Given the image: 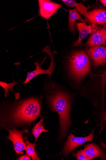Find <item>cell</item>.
Listing matches in <instances>:
<instances>
[{
    "label": "cell",
    "instance_id": "7a4b0ae2",
    "mask_svg": "<svg viewBox=\"0 0 106 160\" xmlns=\"http://www.w3.org/2000/svg\"><path fill=\"white\" fill-rule=\"evenodd\" d=\"M48 93L47 98L51 108L59 116L60 140L66 136L71 124V101L68 94L58 88Z\"/></svg>",
    "mask_w": 106,
    "mask_h": 160
},
{
    "label": "cell",
    "instance_id": "30bf717a",
    "mask_svg": "<svg viewBox=\"0 0 106 160\" xmlns=\"http://www.w3.org/2000/svg\"><path fill=\"white\" fill-rule=\"evenodd\" d=\"M88 20L93 31L99 25L106 24V10L102 8H96L87 12Z\"/></svg>",
    "mask_w": 106,
    "mask_h": 160
},
{
    "label": "cell",
    "instance_id": "ba28073f",
    "mask_svg": "<svg viewBox=\"0 0 106 160\" xmlns=\"http://www.w3.org/2000/svg\"><path fill=\"white\" fill-rule=\"evenodd\" d=\"M85 43L88 48L106 45V24L93 30Z\"/></svg>",
    "mask_w": 106,
    "mask_h": 160
},
{
    "label": "cell",
    "instance_id": "9c48e42d",
    "mask_svg": "<svg viewBox=\"0 0 106 160\" xmlns=\"http://www.w3.org/2000/svg\"><path fill=\"white\" fill-rule=\"evenodd\" d=\"M86 52L94 65L102 66L106 62V47L103 46L88 47Z\"/></svg>",
    "mask_w": 106,
    "mask_h": 160
},
{
    "label": "cell",
    "instance_id": "44dd1931",
    "mask_svg": "<svg viewBox=\"0 0 106 160\" xmlns=\"http://www.w3.org/2000/svg\"><path fill=\"white\" fill-rule=\"evenodd\" d=\"M99 1L104 6L106 7V0H100Z\"/></svg>",
    "mask_w": 106,
    "mask_h": 160
},
{
    "label": "cell",
    "instance_id": "ffe728a7",
    "mask_svg": "<svg viewBox=\"0 0 106 160\" xmlns=\"http://www.w3.org/2000/svg\"><path fill=\"white\" fill-rule=\"evenodd\" d=\"M102 76L103 77V83L104 85H106V70L104 72Z\"/></svg>",
    "mask_w": 106,
    "mask_h": 160
},
{
    "label": "cell",
    "instance_id": "5bb4252c",
    "mask_svg": "<svg viewBox=\"0 0 106 160\" xmlns=\"http://www.w3.org/2000/svg\"><path fill=\"white\" fill-rule=\"evenodd\" d=\"M62 1L67 6L76 8L80 14L84 16L85 20L89 24L87 10L90 8V7H87L81 2L77 3L74 0H62Z\"/></svg>",
    "mask_w": 106,
    "mask_h": 160
},
{
    "label": "cell",
    "instance_id": "d6986e66",
    "mask_svg": "<svg viewBox=\"0 0 106 160\" xmlns=\"http://www.w3.org/2000/svg\"><path fill=\"white\" fill-rule=\"evenodd\" d=\"M18 160H31V159L27 154L21 156L18 159Z\"/></svg>",
    "mask_w": 106,
    "mask_h": 160
},
{
    "label": "cell",
    "instance_id": "7c38bea8",
    "mask_svg": "<svg viewBox=\"0 0 106 160\" xmlns=\"http://www.w3.org/2000/svg\"><path fill=\"white\" fill-rule=\"evenodd\" d=\"M75 25L79 33L78 40L73 43V46L79 47L81 45L82 40L89 34L91 33L93 29L90 25H88L85 22H76Z\"/></svg>",
    "mask_w": 106,
    "mask_h": 160
},
{
    "label": "cell",
    "instance_id": "277c9868",
    "mask_svg": "<svg viewBox=\"0 0 106 160\" xmlns=\"http://www.w3.org/2000/svg\"><path fill=\"white\" fill-rule=\"evenodd\" d=\"M42 52L47 53L50 57L51 62L49 67L47 70H44L40 66L39 61L34 63L36 67V69L32 71L27 72L25 80L21 83L27 84L30 81L39 75L47 74L49 76L50 78L51 77L55 67V63L54 62V56L56 52H51L50 51V47L49 46H47L43 48Z\"/></svg>",
    "mask_w": 106,
    "mask_h": 160
},
{
    "label": "cell",
    "instance_id": "7402d4cb",
    "mask_svg": "<svg viewBox=\"0 0 106 160\" xmlns=\"http://www.w3.org/2000/svg\"><path fill=\"white\" fill-rule=\"evenodd\" d=\"M101 145L103 148L106 149V144H104L103 142H101Z\"/></svg>",
    "mask_w": 106,
    "mask_h": 160
},
{
    "label": "cell",
    "instance_id": "8992f818",
    "mask_svg": "<svg viewBox=\"0 0 106 160\" xmlns=\"http://www.w3.org/2000/svg\"><path fill=\"white\" fill-rule=\"evenodd\" d=\"M12 128V130L8 129L9 135L7 139L13 143L14 149L18 155L21 153L25 148L26 143L24 142L23 135L24 134L27 133L28 130H19L15 128Z\"/></svg>",
    "mask_w": 106,
    "mask_h": 160
},
{
    "label": "cell",
    "instance_id": "5b68a950",
    "mask_svg": "<svg viewBox=\"0 0 106 160\" xmlns=\"http://www.w3.org/2000/svg\"><path fill=\"white\" fill-rule=\"evenodd\" d=\"M94 130L89 136L85 137H76L72 133L70 134L65 143L62 153L67 156L79 145L87 142L93 141L94 137Z\"/></svg>",
    "mask_w": 106,
    "mask_h": 160
},
{
    "label": "cell",
    "instance_id": "8fae6325",
    "mask_svg": "<svg viewBox=\"0 0 106 160\" xmlns=\"http://www.w3.org/2000/svg\"><path fill=\"white\" fill-rule=\"evenodd\" d=\"M83 151L89 160L99 157L101 160H106V155L101 149L94 143L88 144L85 145Z\"/></svg>",
    "mask_w": 106,
    "mask_h": 160
},
{
    "label": "cell",
    "instance_id": "9a60e30c",
    "mask_svg": "<svg viewBox=\"0 0 106 160\" xmlns=\"http://www.w3.org/2000/svg\"><path fill=\"white\" fill-rule=\"evenodd\" d=\"M25 140L26 143V147L25 149L26 154L31 157L33 160H41L35 152V143L30 142L27 137L25 138Z\"/></svg>",
    "mask_w": 106,
    "mask_h": 160
},
{
    "label": "cell",
    "instance_id": "603a6c76",
    "mask_svg": "<svg viewBox=\"0 0 106 160\" xmlns=\"http://www.w3.org/2000/svg\"><path fill=\"white\" fill-rule=\"evenodd\" d=\"M103 117L104 120L106 122V111L104 113Z\"/></svg>",
    "mask_w": 106,
    "mask_h": 160
},
{
    "label": "cell",
    "instance_id": "52a82bcc",
    "mask_svg": "<svg viewBox=\"0 0 106 160\" xmlns=\"http://www.w3.org/2000/svg\"><path fill=\"white\" fill-rule=\"evenodd\" d=\"M38 1L39 15L47 20L56 13L62 5L49 0H39Z\"/></svg>",
    "mask_w": 106,
    "mask_h": 160
},
{
    "label": "cell",
    "instance_id": "6da1fadb",
    "mask_svg": "<svg viewBox=\"0 0 106 160\" xmlns=\"http://www.w3.org/2000/svg\"><path fill=\"white\" fill-rule=\"evenodd\" d=\"M41 109L40 101L36 98L13 102L1 111V126L8 130L29 125L40 117Z\"/></svg>",
    "mask_w": 106,
    "mask_h": 160
},
{
    "label": "cell",
    "instance_id": "ac0fdd59",
    "mask_svg": "<svg viewBox=\"0 0 106 160\" xmlns=\"http://www.w3.org/2000/svg\"><path fill=\"white\" fill-rule=\"evenodd\" d=\"M10 83L1 82V86L3 87L5 91V96L7 97V95L9 92V89L10 88Z\"/></svg>",
    "mask_w": 106,
    "mask_h": 160
},
{
    "label": "cell",
    "instance_id": "3957f363",
    "mask_svg": "<svg viewBox=\"0 0 106 160\" xmlns=\"http://www.w3.org/2000/svg\"><path fill=\"white\" fill-rule=\"evenodd\" d=\"M70 73L76 80L79 81L90 72V64L87 54L82 50L73 52L68 58Z\"/></svg>",
    "mask_w": 106,
    "mask_h": 160
},
{
    "label": "cell",
    "instance_id": "2e32d148",
    "mask_svg": "<svg viewBox=\"0 0 106 160\" xmlns=\"http://www.w3.org/2000/svg\"><path fill=\"white\" fill-rule=\"evenodd\" d=\"M43 121V118L41 119L33 128L32 132L35 138V142L41 133L44 132H48V130L44 128L43 125L42 123Z\"/></svg>",
    "mask_w": 106,
    "mask_h": 160
},
{
    "label": "cell",
    "instance_id": "4fadbf2b",
    "mask_svg": "<svg viewBox=\"0 0 106 160\" xmlns=\"http://www.w3.org/2000/svg\"><path fill=\"white\" fill-rule=\"evenodd\" d=\"M77 20L83 22L86 21L81 17L76 8H74L72 9H69L68 17V30L74 34H76L75 25L76 22V21Z\"/></svg>",
    "mask_w": 106,
    "mask_h": 160
},
{
    "label": "cell",
    "instance_id": "e0dca14e",
    "mask_svg": "<svg viewBox=\"0 0 106 160\" xmlns=\"http://www.w3.org/2000/svg\"><path fill=\"white\" fill-rule=\"evenodd\" d=\"M75 156L77 158L78 160H89L83 150L78 151L77 153L75 154Z\"/></svg>",
    "mask_w": 106,
    "mask_h": 160
}]
</instances>
